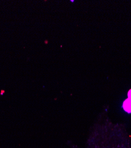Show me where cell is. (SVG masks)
<instances>
[{
  "mask_svg": "<svg viewBox=\"0 0 131 148\" xmlns=\"http://www.w3.org/2000/svg\"><path fill=\"white\" fill-rule=\"evenodd\" d=\"M128 98H129V99L131 100V90H130L128 92Z\"/></svg>",
  "mask_w": 131,
  "mask_h": 148,
  "instance_id": "2",
  "label": "cell"
},
{
  "mask_svg": "<svg viewBox=\"0 0 131 148\" xmlns=\"http://www.w3.org/2000/svg\"><path fill=\"white\" fill-rule=\"evenodd\" d=\"M123 108L125 112L127 113H131V100L129 98H128L126 100L123 104Z\"/></svg>",
  "mask_w": 131,
  "mask_h": 148,
  "instance_id": "1",
  "label": "cell"
}]
</instances>
